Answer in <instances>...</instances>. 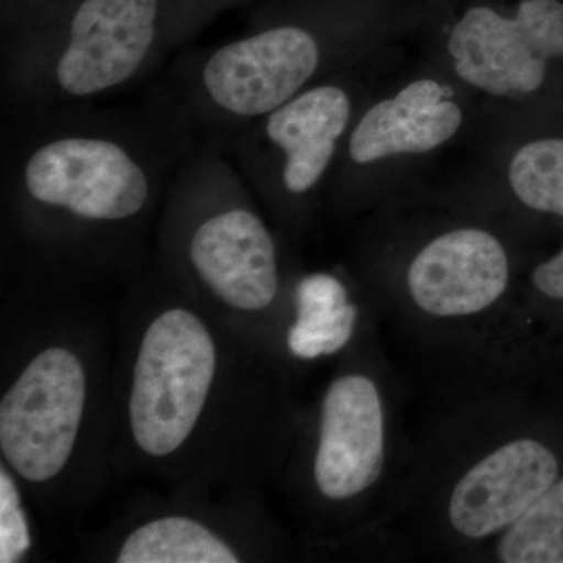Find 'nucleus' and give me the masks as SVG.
Returning <instances> with one entry per match:
<instances>
[{"mask_svg":"<svg viewBox=\"0 0 563 563\" xmlns=\"http://www.w3.org/2000/svg\"><path fill=\"white\" fill-rule=\"evenodd\" d=\"M509 179L525 206L563 218V139L525 144L510 163Z\"/></svg>","mask_w":563,"mask_h":563,"instance_id":"nucleus-16","label":"nucleus"},{"mask_svg":"<svg viewBox=\"0 0 563 563\" xmlns=\"http://www.w3.org/2000/svg\"><path fill=\"white\" fill-rule=\"evenodd\" d=\"M36 201L87 220L118 221L143 209L146 174L120 144L101 139H62L33 152L24 172Z\"/></svg>","mask_w":563,"mask_h":563,"instance_id":"nucleus-4","label":"nucleus"},{"mask_svg":"<svg viewBox=\"0 0 563 563\" xmlns=\"http://www.w3.org/2000/svg\"><path fill=\"white\" fill-rule=\"evenodd\" d=\"M158 0H84L55 73L62 90L85 98L132 79L154 44Z\"/></svg>","mask_w":563,"mask_h":563,"instance_id":"nucleus-6","label":"nucleus"},{"mask_svg":"<svg viewBox=\"0 0 563 563\" xmlns=\"http://www.w3.org/2000/svg\"><path fill=\"white\" fill-rule=\"evenodd\" d=\"M31 532L21 509L20 493L10 474L0 472V562L13 563L31 548Z\"/></svg>","mask_w":563,"mask_h":563,"instance_id":"nucleus-17","label":"nucleus"},{"mask_svg":"<svg viewBox=\"0 0 563 563\" xmlns=\"http://www.w3.org/2000/svg\"><path fill=\"white\" fill-rule=\"evenodd\" d=\"M350 117V98L336 87L302 92L269 114L266 135L285 152L288 191H309L321 179Z\"/></svg>","mask_w":563,"mask_h":563,"instance_id":"nucleus-12","label":"nucleus"},{"mask_svg":"<svg viewBox=\"0 0 563 563\" xmlns=\"http://www.w3.org/2000/svg\"><path fill=\"white\" fill-rule=\"evenodd\" d=\"M318 63L320 49L310 33L277 27L214 52L203 68V85L222 110L262 117L291 101Z\"/></svg>","mask_w":563,"mask_h":563,"instance_id":"nucleus-5","label":"nucleus"},{"mask_svg":"<svg viewBox=\"0 0 563 563\" xmlns=\"http://www.w3.org/2000/svg\"><path fill=\"white\" fill-rule=\"evenodd\" d=\"M448 49L455 73L479 90L495 96L537 91L548 63L563 57V3L523 0L514 20L477 7L455 24Z\"/></svg>","mask_w":563,"mask_h":563,"instance_id":"nucleus-3","label":"nucleus"},{"mask_svg":"<svg viewBox=\"0 0 563 563\" xmlns=\"http://www.w3.org/2000/svg\"><path fill=\"white\" fill-rule=\"evenodd\" d=\"M85 373L65 347L36 355L0 402V450L25 481L46 483L65 468L84 415Z\"/></svg>","mask_w":563,"mask_h":563,"instance_id":"nucleus-2","label":"nucleus"},{"mask_svg":"<svg viewBox=\"0 0 563 563\" xmlns=\"http://www.w3.org/2000/svg\"><path fill=\"white\" fill-rule=\"evenodd\" d=\"M558 472L554 454L542 443L518 440L506 444L455 485L451 523L470 539L509 528L555 483Z\"/></svg>","mask_w":563,"mask_h":563,"instance_id":"nucleus-9","label":"nucleus"},{"mask_svg":"<svg viewBox=\"0 0 563 563\" xmlns=\"http://www.w3.org/2000/svg\"><path fill=\"white\" fill-rule=\"evenodd\" d=\"M190 255L203 284L233 309L255 312L276 298L279 276L273 239L250 210L222 211L199 225Z\"/></svg>","mask_w":563,"mask_h":563,"instance_id":"nucleus-10","label":"nucleus"},{"mask_svg":"<svg viewBox=\"0 0 563 563\" xmlns=\"http://www.w3.org/2000/svg\"><path fill=\"white\" fill-rule=\"evenodd\" d=\"M120 563H236L239 555L206 526L184 517L141 526L122 544Z\"/></svg>","mask_w":563,"mask_h":563,"instance_id":"nucleus-14","label":"nucleus"},{"mask_svg":"<svg viewBox=\"0 0 563 563\" xmlns=\"http://www.w3.org/2000/svg\"><path fill=\"white\" fill-rule=\"evenodd\" d=\"M298 318L288 332V346L296 357L317 358L346 346L354 332L357 309L347 302L342 282L328 274H312L296 290Z\"/></svg>","mask_w":563,"mask_h":563,"instance_id":"nucleus-13","label":"nucleus"},{"mask_svg":"<svg viewBox=\"0 0 563 563\" xmlns=\"http://www.w3.org/2000/svg\"><path fill=\"white\" fill-rule=\"evenodd\" d=\"M450 96L451 88L422 79L396 98L376 103L352 132V161L372 163L391 155L421 154L446 143L462 124V111Z\"/></svg>","mask_w":563,"mask_h":563,"instance_id":"nucleus-11","label":"nucleus"},{"mask_svg":"<svg viewBox=\"0 0 563 563\" xmlns=\"http://www.w3.org/2000/svg\"><path fill=\"white\" fill-rule=\"evenodd\" d=\"M532 282L548 298L563 301V247L553 258L533 269Z\"/></svg>","mask_w":563,"mask_h":563,"instance_id":"nucleus-18","label":"nucleus"},{"mask_svg":"<svg viewBox=\"0 0 563 563\" xmlns=\"http://www.w3.org/2000/svg\"><path fill=\"white\" fill-rule=\"evenodd\" d=\"M407 280L424 312L463 317L498 301L509 282V261L490 233L461 229L428 244L415 258Z\"/></svg>","mask_w":563,"mask_h":563,"instance_id":"nucleus-8","label":"nucleus"},{"mask_svg":"<svg viewBox=\"0 0 563 563\" xmlns=\"http://www.w3.org/2000/svg\"><path fill=\"white\" fill-rule=\"evenodd\" d=\"M384 465V415L368 377L344 376L325 393L314 479L322 495L347 499L379 479Z\"/></svg>","mask_w":563,"mask_h":563,"instance_id":"nucleus-7","label":"nucleus"},{"mask_svg":"<svg viewBox=\"0 0 563 563\" xmlns=\"http://www.w3.org/2000/svg\"><path fill=\"white\" fill-rule=\"evenodd\" d=\"M217 372V347L196 314L172 309L144 333L133 368L132 435L141 451L165 457L191 435Z\"/></svg>","mask_w":563,"mask_h":563,"instance_id":"nucleus-1","label":"nucleus"},{"mask_svg":"<svg viewBox=\"0 0 563 563\" xmlns=\"http://www.w3.org/2000/svg\"><path fill=\"white\" fill-rule=\"evenodd\" d=\"M498 555L506 563H563V479L509 526Z\"/></svg>","mask_w":563,"mask_h":563,"instance_id":"nucleus-15","label":"nucleus"}]
</instances>
